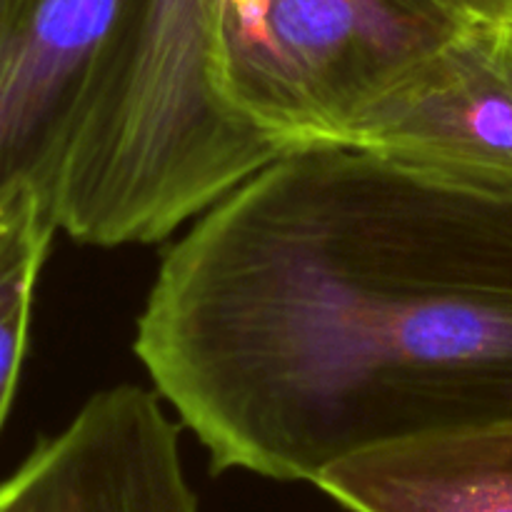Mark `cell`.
Instances as JSON below:
<instances>
[{
	"label": "cell",
	"mask_w": 512,
	"mask_h": 512,
	"mask_svg": "<svg viewBox=\"0 0 512 512\" xmlns=\"http://www.w3.org/2000/svg\"><path fill=\"white\" fill-rule=\"evenodd\" d=\"M128 0H0V198H50Z\"/></svg>",
	"instance_id": "cell-5"
},
{
	"label": "cell",
	"mask_w": 512,
	"mask_h": 512,
	"mask_svg": "<svg viewBox=\"0 0 512 512\" xmlns=\"http://www.w3.org/2000/svg\"><path fill=\"white\" fill-rule=\"evenodd\" d=\"M313 485L353 512H512V418L368 445Z\"/></svg>",
	"instance_id": "cell-6"
},
{
	"label": "cell",
	"mask_w": 512,
	"mask_h": 512,
	"mask_svg": "<svg viewBox=\"0 0 512 512\" xmlns=\"http://www.w3.org/2000/svg\"><path fill=\"white\" fill-rule=\"evenodd\" d=\"M55 230L48 200L33 185L0 198V430L18 390L35 290Z\"/></svg>",
	"instance_id": "cell-7"
},
{
	"label": "cell",
	"mask_w": 512,
	"mask_h": 512,
	"mask_svg": "<svg viewBox=\"0 0 512 512\" xmlns=\"http://www.w3.org/2000/svg\"><path fill=\"white\" fill-rule=\"evenodd\" d=\"M163 403L130 383L95 393L0 483V512H198Z\"/></svg>",
	"instance_id": "cell-4"
},
{
	"label": "cell",
	"mask_w": 512,
	"mask_h": 512,
	"mask_svg": "<svg viewBox=\"0 0 512 512\" xmlns=\"http://www.w3.org/2000/svg\"><path fill=\"white\" fill-rule=\"evenodd\" d=\"M440 3L470 23H510L512 20V0H440Z\"/></svg>",
	"instance_id": "cell-8"
},
{
	"label": "cell",
	"mask_w": 512,
	"mask_h": 512,
	"mask_svg": "<svg viewBox=\"0 0 512 512\" xmlns=\"http://www.w3.org/2000/svg\"><path fill=\"white\" fill-rule=\"evenodd\" d=\"M468 23L440 0H220V90L285 150L333 143Z\"/></svg>",
	"instance_id": "cell-2"
},
{
	"label": "cell",
	"mask_w": 512,
	"mask_h": 512,
	"mask_svg": "<svg viewBox=\"0 0 512 512\" xmlns=\"http://www.w3.org/2000/svg\"><path fill=\"white\" fill-rule=\"evenodd\" d=\"M325 145L512 193V20L465 25Z\"/></svg>",
	"instance_id": "cell-3"
},
{
	"label": "cell",
	"mask_w": 512,
	"mask_h": 512,
	"mask_svg": "<svg viewBox=\"0 0 512 512\" xmlns=\"http://www.w3.org/2000/svg\"><path fill=\"white\" fill-rule=\"evenodd\" d=\"M133 350L213 473L512 418V193L288 150L165 253Z\"/></svg>",
	"instance_id": "cell-1"
}]
</instances>
